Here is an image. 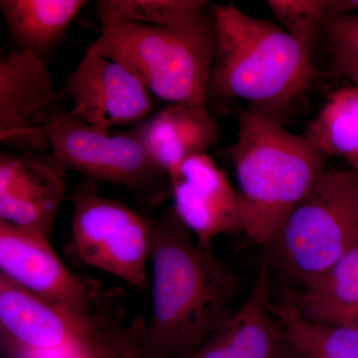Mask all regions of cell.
<instances>
[{
	"mask_svg": "<svg viewBox=\"0 0 358 358\" xmlns=\"http://www.w3.org/2000/svg\"><path fill=\"white\" fill-rule=\"evenodd\" d=\"M152 358H188L227 322L239 275L196 241L173 207L150 218Z\"/></svg>",
	"mask_w": 358,
	"mask_h": 358,
	"instance_id": "cell-1",
	"label": "cell"
},
{
	"mask_svg": "<svg viewBox=\"0 0 358 358\" xmlns=\"http://www.w3.org/2000/svg\"><path fill=\"white\" fill-rule=\"evenodd\" d=\"M215 55L208 96L240 99L281 124L285 110L320 76L308 45L232 2L212 8Z\"/></svg>",
	"mask_w": 358,
	"mask_h": 358,
	"instance_id": "cell-2",
	"label": "cell"
},
{
	"mask_svg": "<svg viewBox=\"0 0 358 358\" xmlns=\"http://www.w3.org/2000/svg\"><path fill=\"white\" fill-rule=\"evenodd\" d=\"M236 141L227 148L243 203L244 234L270 247L292 211L326 171L324 157L303 134L252 110L236 114Z\"/></svg>",
	"mask_w": 358,
	"mask_h": 358,
	"instance_id": "cell-3",
	"label": "cell"
},
{
	"mask_svg": "<svg viewBox=\"0 0 358 358\" xmlns=\"http://www.w3.org/2000/svg\"><path fill=\"white\" fill-rule=\"evenodd\" d=\"M213 14L195 24L159 27L131 21H103L88 53L120 63L169 105L207 110L215 55Z\"/></svg>",
	"mask_w": 358,
	"mask_h": 358,
	"instance_id": "cell-4",
	"label": "cell"
},
{
	"mask_svg": "<svg viewBox=\"0 0 358 358\" xmlns=\"http://www.w3.org/2000/svg\"><path fill=\"white\" fill-rule=\"evenodd\" d=\"M358 242V171L326 169L282 223L273 247L278 263L301 287Z\"/></svg>",
	"mask_w": 358,
	"mask_h": 358,
	"instance_id": "cell-5",
	"label": "cell"
},
{
	"mask_svg": "<svg viewBox=\"0 0 358 358\" xmlns=\"http://www.w3.org/2000/svg\"><path fill=\"white\" fill-rule=\"evenodd\" d=\"M96 183L87 179L69 196L75 254L90 267L143 291L150 262V218L103 196Z\"/></svg>",
	"mask_w": 358,
	"mask_h": 358,
	"instance_id": "cell-6",
	"label": "cell"
},
{
	"mask_svg": "<svg viewBox=\"0 0 358 358\" xmlns=\"http://www.w3.org/2000/svg\"><path fill=\"white\" fill-rule=\"evenodd\" d=\"M51 164L61 173L84 174L90 180L122 186L157 204L171 194V180L150 159L131 131L113 134L90 126L68 112L51 129Z\"/></svg>",
	"mask_w": 358,
	"mask_h": 358,
	"instance_id": "cell-7",
	"label": "cell"
},
{
	"mask_svg": "<svg viewBox=\"0 0 358 358\" xmlns=\"http://www.w3.org/2000/svg\"><path fill=\"white\" fill-rule=\"evenodd\" d=\"M124 293L91 315L52 305L0 275V338L6 357L74 355L124 324Z\"/></svg>",
	"mask_w": 358,
	"mask_h": 358,
	"instance_id": "cell-8",
	"label": "cell"
},
{
	"mask_svg": "<svg viewBox=\"0 0 358 358\" xmlns=\"http://www.w3.org/2000/svg\"><path fill=\"white\" fill-rule=\"evenodd\" d=\"M0 275L52 305L91 315L122 294L71 272L48 238L0 220Z\"/></svg>",
	"mask_w": 358,
	"mask_h": 358,
	"instance_id": "cell-9",
	"label": "cell"
},
{
	"mask_svg": "<svg viewBox=\"0 0 358 358\" xmlns=\"http://www.w3.org/2000/svg\"><path fill=\"white\" fill-rule=\"evenodd\" d=\"M44 61L13 49L0 58V141L24 155L50 148L49 134L65 114Z\"/></svg>",
	"mask_w": 358,
	"mask_h": 358,
	"instance_id": "cell-10",
	"label": "cell"
},
{
	"mask_svg": "<svg viewBox=\"0 0 358 358\" xmlns=\"http://www.w3.org/2000/svg\"><path fill=\"white\" fill-rule=\"evenodd\" d=\"M60 96L72 102L71 117L103 129L136 128L155 106L154 95L131 71L88 52L66 79Z\"/></svg>",
	"mask_w": 358,
	"mask_h": 358,
	"instance_id": "cell-11",
	"label": "cell"
},
{
	"mask_svg": "<svg viewBox=\"0 0 358 358\" xmlns=\"http://www.w3.org/2000/svg\"><path fill=\"white\" fill-rule=\"evenodd\" d=\"M171 195L176 215L205 248L220 235L244 233L240 193L206 154L186 160L171 179Z\"/></svg>",
	"mask_w": 358,
	"mask_h": 358,
	"instance_id": "cell-12",
	"label": "cell"
},
{
	"mask_svg": "<svg viewBox=\"0 0 358 358\" xmlns=\"http://www.w3.org/2000/svg\"><path fill=\"white\" fill-rule=\"evenodd\" d=\"M62 173L28 155L0 157V220L50 238L66 197Z\"/></svg>",
	"mask_w": 358,
	"mask_h": 358,
	"instance_id": "cell-13",
	"label": "cell"
},
{
	"mask_svg": "<svg viewBox=\"0 0 358 358\" xmlns=\"http://www.w3.org/2000/svg\"><path fill=\"white\" fill-rule=\"evenodd\" d=\"M131 131L169 180L186 160L205 154L219 138L217 122L208 110L185 105L166 106Z\"/></svg>",
	"mask_w": 358,
	"mask_h": 358,
	"instance_id": "cell-14",
	"label": "cell"
},
{
	"mask_svg": "<svg viewBox=\"0 0 358 358\" xmlns=\"http://www.w3.org/2000/svg\"><path fill=\"white\" fill-rule=\"evenodd\" d=\"M263 260L248 298L217 331L237 358H287L293 350L268 308V259Z\"/></svg>",
	"mask_w": 358,
	"mask_h": 358,
	"instance_id": "cell-15",
	"label": "cell"
},
{
	"mask_svg": "<svg viewBox=\"0 0 358 358\" xmlns=\"http://www.w3.org/2000/svg\"><path fill=\"white\" fill-rule=\"evenodd\" d=\"M83 0H1L0 8L16 49L44 61L65 38Z\"/></svg>",
	"mask_w": 358,
	"mask_h": 358,
	"instance_id": "cell-16",
	"label": "cell"
},
{
	"mask_svg": "<svg viewBox=\"0 0 358 358\" xmlns=\"http://www.w3.org/2000/svg\"><path fill=\"white\" fill-rule=\"evenodd\" d=\"M301 288L292 301L307 319L327 324L355 319L358 315V242Z\"/></svg>",
	"mask_w": 358,
	"mask_h": 358,
	"instance_id": "cell-17",
	"label": "cell"
},
{
	"mask_svg": "<svg viewBox=\"0 0 358 358\" xmlns=\"http://www.w3.org/2000/svg\"><path fill=\"white\" fill-rule=\"evenodd\" d=\"M298 358H358V327L320 324L303 317L293 301L268 303Z\"/></svg>",
	"mask_w": 358,
	"mask_h": 358,
	"instance_id": "cell-18",
	"label": "cell"
},
{
	"mask_svg": "<svg viewBox=\"0 0 358 358\" xmlns=\"http://www.w3.org/2000/svg\"><path fill=\"white\" fill-rule=\"evenodd\" d=\"M303 136L326 157H339L358 171V86L331 93Z\"/></svg>",
	"mask_w": 358,
	"mask_h": 358,
	"instance_id": "cell-19",
	"label": "cell"
},
{
	"mask_svg": "<svg viewBox=\"0 0 358 358\" xmlns=\"http://www.w3.org/2000/svg\"><path fill=\"white\" fill-rule=\"evenodd\" d=\"M203 0H102L98 13L103 21H131L159 27H182L209 15Z\"/></svg>",
	"mask_w": 358,
	"mask_h": 358,
	"instance_id": "cell-20",
	"label": "cell"
},
{
	"mask_svg": "<svg viewBox=\"0 0 358 358\" xmlns=\"http://www.w3.org/2000/svg\"><path fill=\"white\" fill-rule=\"evenodd\" d=\"M267 4L285 30L308 46L333 15L331 0H268Z\"/></svg>",
	"mask_w": 358,
	"mask_h": 358,
	"instance_id": "cell-21",
	"label": "cell"
},
{
	"mask_svg": "<svg viewBox=\"0 0 358 358\" xmlns=\"http://www.w3.org/2000/svg\"><path fill=\"white\" fill-rule=\"evenodd\" d=\"M324 28L333 54L331 72L358 86V13L334 14Z\"/></svg>",
	"mask_w": 358,
	"mask_h": 358,
	"instance_id": "cell-22",
	"label": "cell"
},
{
	"mask_svg": "<svg viewBox=\"0 0 358 358\" xmlns=\"http://www.w3.org/2000/svg\"><path fill=\"white\" fill-rule=\"evenodd\" d=\"M148 322L141 315L108 331L71 358H152L145 343Z\"/></svg>",
	"mask_w": 358,
	"mask_h": 358,
	"instance_id": "cell-23",
	"label": "cell"
},
{
	"mask_svg": "<svg viewBox=\"0 0 358 358\" xmlns=\"http://www.w3.org/2000/svg\"><path fill=\"white\" fill-rule=\"evenodd\" d=\"M188 358H237L222 336L216 331Z\"/></svg>",
	"mask_w": 358,
	"mask_h": 358,
	"instance_id": "cell-24",
	"label": "cell"
},
{
	"mask_svg": "<svg viewBox=\"0 0 358 358\" xmlns=\"http://www.w3.org/2000/svg\"><path fill=\"white\" fill-rule=\"evenodd\" d=\"M341 13H358V0L334 1L333 15Z\"/></svg>",
	"mask_w": 358,
	"mask_h": 358,
	"instance_id": "cell-25",
	"label": "cell"
},
{
	"mask_svg": "<svg viewBox=\"0 0 358 358\" xmlns=\"http://www.w3.org/2000/svg\"><path fill=\"white\" fill-rule=\"evenodd\" d=\"M346 324H353L358 327V315L355 317V319L350 320V322H346Z\"/></svg>",
	"mask_w": 358,
	"mask_h": 358,
	"instance_id": "cell-26",
	"label": "cell"
}]
</instances>
